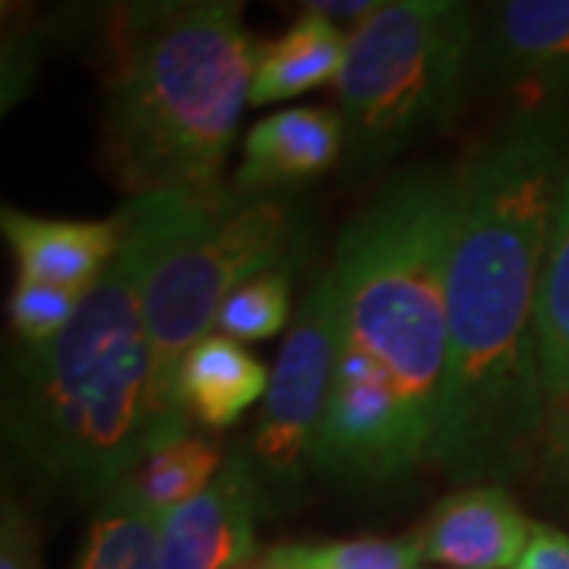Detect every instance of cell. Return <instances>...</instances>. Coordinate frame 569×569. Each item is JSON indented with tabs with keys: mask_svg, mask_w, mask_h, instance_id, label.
Here are the masks:
<instances>
[{
	"mask_svg": "<svg viewBox=\"0 0 569 569\" xmlns=\"http://www.w3.org/2000/svg\"><path fill=\"white\" fill-rule=\"evenodd\" d=\"M535 522L503 485H468L440 500L418 535L425 563L447 569H512Z\"/></svg>",
	"mask_w": 569,
	"mask_h": 569,
	"instance_id": "obj_12",
	"label": "cell"
},
{
	"mask_svg": "<svg viewBox=\"0 0 569 569\" xmlns=\"http://www.w3.org/2000/svg\"><path fill=\"white\" fill-rule=\"evenodd\" d=\"M471 70L519 92V108L569 96V0H507L478 13Z\"/></svg>",
	"mask_w": 569,
	"mask_h": 569,
	"instance_id": "obj_10",
	"label": "cell"
},
{
	"mask_svg": "<svg viewBox=\"0 0 569 569\" xmlns=\"http://www.w3.org/2000/svg\"><path fill=\"white\" fill-rule=\"evenodd\" d=\"M459 206L462 168L408 171L348 222L329 269L342 339L392 373L430 462L447 383V276Z\"/></svg>",
	"mask_w": 569,
	"mask_h": 569,
	"instance_id": "obj_4",
	"label": "cell"
},
{
	"mask_svg": "<svg viewBox=\"0 0 569 569\" xmlns=\"http://www.w3.org/2000/svg\"><path fill=\"white\" fill-rule=\"evenodd\" d=\"M348 36L332 20L305 10L282 36L260 44L250 86V104L288 102L339 80L346 67Z\"/></svg>",
	"mask_w": 569,
	"mask_h": 569,
	"instance_id": "obj_15",
	"label": "cell"
},
{
	"mask_svg": "<svg viewBox=\"0 0 569 569\" xmlns=\"http://www.w3.org/2000/svg\"><path fill=\"white\" fill-rule=\"evenodd\" d=\"M538 370L548 406L569 396V159L541 269Z\"/></svg>",
	"mask_w": 569,
	"mask_h": 569,
	"instance_id": "obj_17",
	"label": "cell"
},
{
	"mask_svg": "<svg viewBox=\"0 0 569 569\" xmlns=\"http://www.w3.org/2000/svg\"><path fill=\"white\" fill-rule=\"evenodd\" d=\"M269 507L250 452L231 449L216 481L159 519V569H241L257 548V522Z\"/></svg>",
	"mask_w": 569,
	"mask_h": 569,
	"instance_id": "obj_9",
	"label": "cell"
},
{
	"mask_svg": "<svg viewBox=\"0 0 569 569\" xmlns=\"http://www.w3.org/2000/svg\"><path fill=\"white\" fill-rule=\"evenodd\" d=\"M241 569H279V567H276V560H272V548H266V550H260V553H257L250 563H244Z\"/></svg>",
	"mask_w": 569,
	"mask_h": 569,
	"instance_id": "obj_26",
	"label": "cell"
},
{
	"mask_svg": "<svg viewBox=\"0 0 569 569\" xmlns=\"http://www.w3.org/2000/svg\"><path fill=\"white\" fill-rule=\"evenodd\" d=\"M222 462L219 443L190 433V421H171L149 437L137 466L123 478V488L156 519H164L168 512L200 497L216 481Z\"/></svg>",
	"mask_w": 569,
	"mask_h": 569,
	"instance_id": "obj_16",
	"label": "cell"
},
{
	"mask_svg": "<svg viewBox=\"0 0 569 569\" xmlns=\"http://www.w3.org/2000/svg\"><path fill=\"white\" fill-rule=\"evenodd\" d=\"M512 569H569V531L535 522L529 548Z\"/></svg>",
	"mask_w": 569,
	"mask_h": 569,
	"instance_id": "obj_24",
	"label": "cell"
},
{
	"mask_svg": "<svg viewBox=\"0 0 569 569\" xmlns=\"http://www.w3.org/2000/svg\"><path fill=\"white\" fill-rule=\"evenodd\" d=\"M73 569H159V519L130 490L104 497Z\"/></svg>",
	"mask_w": 569,
	"mask_h": 569,
	"instance_id": "obj_18",
	"label": "cell"
},
{
	"mask_svg": "<svg viewBox=\"0 0 569 569\" xmlns=\"http://www.w3.org/2000/svg\"><path fill=\"white\" fill-rule=\"evenodd\" d=\"M118 216L121 257L137 276L149 332V399L159 430L187 421L178 408V373L187 351L219 323V310L241 284L298 266L307 244L305 219L284 197L244 200L231 193L219 200L137 197Z\"/></svg>",
	"mask_w": 569,
	"mask_h": 569,
	"instance_id": "obj_5",
	"label": "cell"
},
{
	"mask_svg": "<svg viewBox=\"0 0 569 569\" xmlns=\"http://www.w3.org/2000/svg\"><path fill=\"white\" fill-rule=\"evenodd\" d=\"M478 10L459 0H389L348 32L336 80L346 159L377 171L447 130L475 61Z\"/></svg>",
	"mask_w": 569,
	"mask_h": 569,
	"instance_id": "obj_6",
	"label": "cell"
},
{
	"mask_svg": "<svg viewBox=\"0 0 569 569\" xmlns=\"http://www.w3.org/2000/svg\"><path fill=\"white\" fill-rule=\"evenodd\" d=\"M86 295H73L58 284L36 282L17 276L13 295L7 301L10 332L20 348H41L54 342L67 326L77 320Z\"/></svg>",
	"mask_w": 569,
	"mask_h": 569,
	"instance_id": "obj_21",
	"label": "cell"
},
{
	"mask_svg": "<svg viewBox=\"0 0 569 569\" xmlns=\"http://www.w3.org/2000/svg\"><path fill=\"white\" fill-rule=\"evenodd\" d=\"M291 276L295 269L288 266L241 284L219 310L222 336L241 346L279 336L291 317Z\"/></svg>",
	"mask_w": 569,
	"mask_h": 569,
	"instance_id": "obj_20",
	"label": "cell"
},
{
	"mask_svg": "<svg viewBox=\"0 0 569 569\" xmlns=\"http://www.w3.org/2000/svg\"><path fill=\"white\" fill-rule=\"evenodd\" d=\"M0 569H44L39 526L13 493L3 497L0 509Z\"/></svg>",
	"mask_w": 569,
	"mask_h": 569,
	"instance_id": "obj_23",
	"label": "cell"
},
{
	"mask_svg": "<svg viewBox=\"0 0 569 569\" xmlns=\"http://www.w3.org/2000/svg\"><path fill=\"white\" fill-rule=\"evenodd\" d=\"M0 231L17 257L22 279L58 284L73 295H89L108 272V266L118 260L123 244L121 216L86 222L48 219L3 206Z\"/></svg>",
	"mask_w": 569,
	"mask_h": 569,
	"instance_id": "obj_13",
	"label": "cell"
},
{
	"mask_svg": "<svg viewBox=\"0 0 569 569\" xmlns=\"http://www.w3.org/2000/svg\"><path fill=\"white\" fill-rule=\"evenodd\" d=\"M421 462H430V452L411 427L399 383L373 355L342 339L310 468L377 485Z\"/></svg>",
	"mask_w": 569,
	"mask_h": 569,
	"instance_id": "obj_8",
	"label": "cell"
},
{
	"mask_svg": "<svg viewBox=\"0 0 569 569\" xmlns=\"http://www.w3.org/2000/svg\"><path fill=\"white\" fill-rule=\"evenodd\" d=\"M279 569H421L418 535L406 538H346L323 545H276Z\"/></svg>",
	"mask_w": 569,
	"mask_h": 569,
	"instance_id": "obj_19",
	"label": "cell"
},
{
	"mask_svg": "<svg viewBox=\"0 0 569 569\" xmlns=\"http://www.w3.org/2000/svg\"><path fill=\"white\" fill-rule=\"evenodd\" d=\"M342 348V317L332 276L323 272L284 336L269 370V389L250 433V462L269 500L291 503L305 485L332 370Z\"/></svg>",
	"mask_w": 569,
	"mask_h": 569,
	"instance_id": "obj_7",
	"label": "cell"
},
{
	"mask_svg": "<svg viewBox=\"0 0 569 569\" xmlns=\"http://www.w3.org/2000/svg\"><path fill=\"white\" fill-rule=\"evenodd\" d=\"M152 355L140 288L118 253L54 342L3 370V447L32 478L102 503L149 443Z\"/></svg>",
	"mask_w": 569,
	"mask_h": 569,
	"instance_id": "obj_3",
	"label": "cell"
},
{
	"mask_svg": "<svg viewBox=\"0 0 569 569\" xmlns=\"http://www.w3.org/2000/svg\"><path fill=\"white\" fill-rule=\"evenodd\" d=\"M260 44L231 0L118 7L104 32L102 164L130 200L228 193Z\"/></svg>",
	"mask_w": 569,
	"mask_h": 569,
	"instance_id": "obj_2",
	"label": "cell"
},
{
	"mask_svg": "<svg viewBox=\"0 0 569 569\" xmlns=\"http://www.w3.org/2000/svg\"><path fill=\"white\" fill-rule=\"evenodd\" d=\"M269 389V370L241 342L228 336H206L187 351L178 373V408L187 421L224 430L238 425Z\"/></svg>",
	"mask_w": 569,
	"mask_h": 569,
	"instance_id": "obj_14",
	"label": "cell"
},
{
	"mask_svg": "<svg viewBox=\"0 0 569 569\" xmlns=\"http://www.w3.org/2000/svg\"><path fill=\"white\" fill-rule=\"evenodd\" d=\"M569 159L557 104L519 108L462 164L447 276L449 358L433 466L500 485L535 462L548 399L538 370V295Z\"/></svg>",
	"mask_w": 569,
	"mask_h": 569,
	"instance_id": "obj_1",
	"label": "cell"
},
{
	"mask_svg": "<svg viewBox=\"0 0 569 569\" xmlns=\"http://www.w3.org/2000/svg\"><path fill=\"white\" fill-rule=\"evenodd\" d=\"M531 468L538 471L541 485L569 497V396L550 402L545 411Z\"/></svg>",
	"mask_w": 569,
	"mask_h": 569,
	"instance_id": "obj_22",
	"label": "cell"
},
{
	"mask_svg": "<svg viewBox=\"0 0 569 569\" xmlns=\"http://www.w3.org/2000/svg\"><path fill=\"white\" fill-rule=\"evenodd\" d=\"M377 0H355V3H342V0H323V3H305V10H313L326 20H355V26L367 20L370 13H377Z\"/></svg>",
	"mask_w": 569,
	"mask_h": 569,
	"instance_id": "obj_25",
	"label": "cell"
},
{
	"mask_svg": "<svg viewBox=\"0 0 569 569\" xmlns=\"http://www.w3.org/2000/svg\"><path fill=\"white\" fill-rule=\"evenodd\" d=\"M339 156H346V123L339 111L317 104L284 108L250 127L228 193L244 200L284 197L323 178Z\"/></svg>",
	"mask_w": 569,
	"mask_h": 569,
	"instance_id": "obj_11",
	"label": "cell"
}]
</instances>
